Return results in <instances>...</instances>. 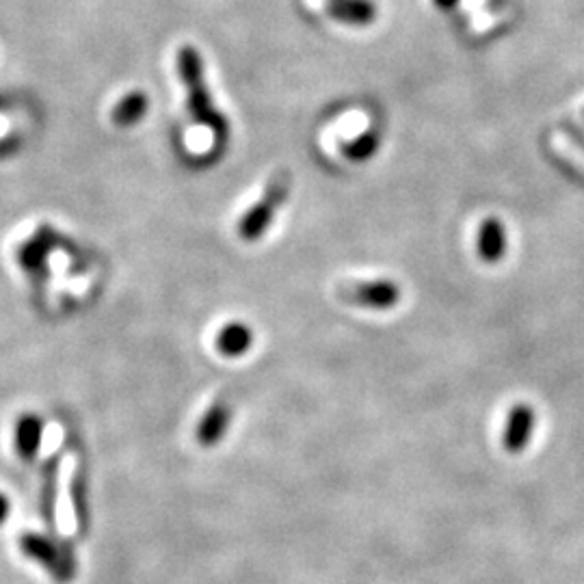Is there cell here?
<instances>
[{"mask_svg":"<svg viewBox=\"0 0 584 584\" xmlns=\"http://www.w3.org/2000/svg\"><path fill=\"white\" fill-rule=\"evenodd\" d=\"M178 74L189 94V111L195 122L212 128L219 139H228V119H225L212 104V96L204 81V61L193 46H184L178 52Z\"/></svg>","mask_w":584,"mask_h":584,"instance_id":"obj_1","label":"cell"},{"mask_svg":"<svg viewBox=\"0 0 584 584\" xmlns=\"http://www.w3.org/2000/svg\"><path fill=\"white\" fill-rule=\"evenodd\" d=\"M20 552L35 563L42 565L57 582H72L76 576V561L72 552L59 548L55 541L39 533H24L20 537Z\"/></svg>","mask_w":584,"mask_h":584,"instance_id":"obj_2","label":"cell"},{"mask_svg":"<svg viewBox=\"0 0 584 584\" xmlns=\"http://www.w3.org/2000/svg\"><path fill=\"white\" fill-rule=\"evenodd\" d=\"M288 187H290V176L286 174V171L277 174L269 182V187L267 191H264L260 202L254 208H249L245 212V217L241 219V223H238V236H241L243 241L254 243L269 230L275 212L280 210V206L284 204V199L288 195Z\"/></svg>","mask_w":584,"mask_h":584,"instance_id":"obj_3","label":"cell"},{"mask_svg":"<svg viewBox=\"0 0 584 584\" xmlns=\"http://www.w3.org/2000/svg\"><path fill=\"white\" fill-rule=\"evenodd\" d=\"M537 424V414L535 409L526 403L513 405L511 414L504 424V435H502V448L507 450L509 455H520L528 448L530 437L535 433Z\"/></svg>","mask_w":584,"mask_h":584,"instance_id":"obj_4","label":"cell"},{"mask_svg":"<svg viewBox=\"0 0 584 584\" xmlns=\"http://www.w3.org/2000/svg\"><path fill=\"white\" fill-rule=\"evenodd\" d=\"M344 297L351 303L364 305V308L373 310H390L401 301V288H398L390 280H373V282H360L344 288Z\"/></svg>","mask_w":584,"mask_h":584,"instance_id":"obj_5","label":"cell"},{"mask_svg":"<svg viewBox=\"0 0 584 584\" xmlns=\"http://www.w3.org/2000/svg\"><path fill=\"white\" fill-rule=\"evenodd\" d=\"M232 416H234V409L230 405V401H225V398H219L217 403H212L206 414L202 416L197 424V442L202 444L204 448H215L225 435H228V429L232 424Z\"/></svg>","mask_w":584,"mask_h":584,"instance_id":"obj_6","label":"cell"},{"mask_svg":"<svg viewBox=\"0 0 584 584\" xmlns=\"http://www.w3.org/2000/svg\"><path fill=\"white\" fill-rule=\"evenodd\" d=\"M44 437V422L35 414H24L18 418L16 429H13V444H16V453L24 461H33L39 453Z\"/></svg>","mask_w":584,"mask_h":584,"instance_id":"obj_7","label":"cell"},{"mask_svg":"<svg viewBox=\"0 0 584 584\" xmlns=\"http://www.w3.org/2000/svg\"><path fill=\"white\" fill-rule=\"evenodd\" d=\"M329 16L353 26H368L377 20V5L373 0H327Z\"/></svg>","mask_w":584,"mask_h":584,"instance_id":"obj_8","label":"cell"},{"mask_svg":"<svg viewBox=\"0 0 584 584\" xmlns=\"http://www.w3.org/2000/svg\"><path fill=\"white\" fill-rule=\"evenodd\" d=\"M507 251V230L500 219L487 217L479 230V256L487 264H496Z\"/></svg>","mask_w":584,"mask_h":584,"instance_id":"obj_9","label":"cell"},{"mask_svg":"<svg viewBox=\"0 0 584 584\" xmlns=\"http://www.w3.org/2000/svg\"><path fill=\"white\" fill-rule=\"evenodd\" d=\"M254 344V331L245 323H228L217 334V351L225 357L245 355Z\"/></svg>","mask_w":584,"mask_h":584,"instance_id":"obj_10","label":"cell"},{"mask_svg":"<svg viewBox=\"0 0 584 584\" xmlns=\"http://www.w3.org/2000/svg\"><path fill=\"white\" fill-rule=\"evenodd\" d=\"M57 470H59V457H50L42 472V498H39V511H42L44 522L50 530L57 528Z\"/></svg>","mask_w":584,"mask_h":584,"instance_id":"obj_11","label":"cell"},{"mask_svg":"<svg viewBox=\"0 0 584 584\" xmlns=\"http://www.w3.org/2000/svg\"><path fill=\"white\" fill-rule=\"evenodd\" d=\"M145 113H148V96H145L143 91H132V94L124 96L115 104L113 122L117 126L130 128V126L139 124Z\"/></svg>","mask_w":584,"mask_h":584,"instance_id":"obj_12","label":"cell"},{"mask_svg":"<svg viewBox=\"0 0 584 584\" xmlns=\"http://www.w3.org/2000/svg\"><path fill=\"white\" fill-rule=\"evenodd\" d=\"M379 143H381L379 132L377 130H368V132H364L362 137H357L349 145H344V156L351 158V161H355V163L368 161V158L375 156Z\"/></svg>","mask_w":584,"mask_h":584,"instance_id":"obj_13","label":"cell"},{"mask_svg":"<svg viewBox=\"0 0 584 584\" xmlns=\"http://www.w3.org/2000/svg\"><path fill=\"white\" fill-rule=\"evenodd\" d=\"M9 513H11V502H9V498L3 494V491H0V524H5V522H7Z\"/></svg>","mask_w":584,"mask_h":584,"instance_id":"obj_14","label":"cell"},{"mask_svg":"<svg viewBox=\"0 0 584 584\" xmlns=\"http://www.w3.org/2000/svg\"><path fill=\"white\" fill-rule=\"evenodd\" d=\"M435 3L440 5L442 9H450V7H455L459 3V0H435Z\"/></svg>","mask_w":584,"mask_h":584,"instance_id":"obj_15","label":"cell"}]
</instances>
